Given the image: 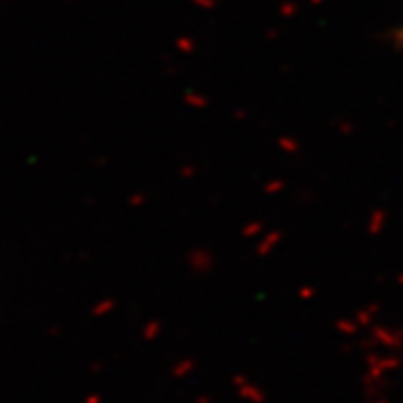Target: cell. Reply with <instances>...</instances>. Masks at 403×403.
I'll use <instances>...</instances> for the list:
<instances>
[{"label": "cell", "instance_id": "cell-1", "mask_svg": "<svg viewBox=\"0 0 403 403\" xmlns=\"http://www.w3.org/2000/svg\"><path fill=\"white\" fill-rule=\"evenodd\" d=\"M395 39H397V41L403 45V27H399V29L395 31Z\"/></svg>", "mask_w": 403, "mask_h": 403}]
</instances>
